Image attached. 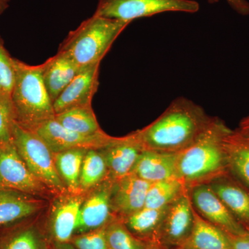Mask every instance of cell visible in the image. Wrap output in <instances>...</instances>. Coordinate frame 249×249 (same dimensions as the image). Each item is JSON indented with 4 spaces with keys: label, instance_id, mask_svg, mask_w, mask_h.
<instances>
[{
    "label": "cell",
    "instance_id": "7",
    "mask_svg": "<svg viewBox=\"0 0 249 249\" xmlns=\"http://www.w3.org/2000/svg\"><path fill=\"white\" fill-rule=\"evenodd\" d=\"M194 211L187 189L168 206L166 213L153 242L165 249L180 248L191 235Z\"/></svg>",
    "mask_w": 249,
    "mask_h": 249
},
{
    "label": "cell",
    "instance_id": "13",
    "mask_svg": "<svg viewBox=\"0 0 249 249\" xmlns=\"http://www.w3.org/2000/svg\"><path fill=\"white\" fill-rule=\"evenodd\" d=\"M209 184L236 220L249 231V188L229 173Z\"/></svg>",
    "mask_w": 249,
    "mask_h": 249
},
{
    "label": "cell",
    "instance_id": "8",
    "mask_svg": "<svg viewBox=\"0 0 249 249\" xmlns=\"http://www.w3.org/2000/svg\"><path fill=\"white\" fill-rule=\"evenodd\" d=\"M0 188L38 196L49 191L31 173L19 155L14 142L0 145Z\"/></svg>",
    "mask_w": 249,
    "mask_h": 249
},
{
    "label": "cell",
    "instance_id": "9",
    "mask_svg": "<svg viewBox=\"0 0 249 249\" xmlns=\"http://www.w3.org/2000/svg\"><path fill=\"white\" fill-rule=\"evenodd\" d=\"M33 132L46 142L53 153L76 148L101 150L115 138L104 132L93 135L77 133L62 127L54 119L45 121Z\"/></svg>",
    "mask_w": 249,
    "mask_h": 249
},
{
    "label": "cell",
    "instance_id": "5",
    "mask_svg": "<svg viewBox=\"0 0 249 249\" xmlns=\"http://www.w3.org/2000/svg\"><path fill=\"white\" fill-rule=\"evenodd\" d=\"M13 137L19 155L31 173L53 193L65 194L67 189L54 161L53 153L42 139L33 131L13 124Z\"/></svg>",
    "mask_w": 249,
    "mask_h": 249
},
{
    "label": "cell",
    "instance_id": "12",
    "mask_svg": "<svg viewBox=\"0 0 249 249\" xmlns=\"http://www.w3.org/2000/svg\"><path fill=\"white\" fill-rule=\"evenodd\" d=\"M99 150L106 160L111 179L116 181L132 173L144 149L133 132L121 138L115 137L111 143Z\"/></svg>",
    "mask_w": 249,
    "mask_h": 249
},
{
    "label": "cell",
    "instance_id": "6",
    "mask_svg": "<svg viewBox=\"0 0 249 249\" xmlns=\"http://www.w3.org/2000/svg\"><path fill=\"white\" fill-rule=\"evenodd\" d=\"M199 9V3L194 0H98L94 14L130 23L161 13L195 14Z\"/></svg>",
    "mask_w": 249,
    "mask_h": 249
},
{
    "label": "cell",
    "instance_id": "27",
    "mask_svg": "<svg viewBox=\"0 0 249 249\" xmlns=\"http://www.w3.org/2000/svg\"><path fill=\"white\" fill-rule=\"evenodd\" d=\"M109 249H146L147 242L133 235L121 220H112L106 226Z\"/></svg>",
    "mask_w": 249,
    "mask_h": 249
},
{
    "label": "cell",
    "instance_id": "4",
    "mask_svg": "<svg viewBox=\"0 0 249 249\" xmlns=\"http://www.w3.org/2000/svg\"><path fill=\"white\" fill-rule=\"evenodd\" d=\"M129 24L93 14L69 34L58 52L70 57L80 70L101 64L118 36Z\"/></svg>",
    "mask_w": 249,
    "mask_h": 249
},
{
    "label": "cell",
    "instance_id": "35",
    "mask_svg": "<svg viewBox=\"0 0 249 249\" xmlns=\"http://www.w3.org/2000/svg\"><path fill=\"white\" fill-rule=\"evenodd\" d=\"M244 130L248 131L249 132V114L248 116H245V118L240 121L239 127Z\"/></svg>",
    "mask_w": 249,
    "mask_h": 249
},
{
    "label": "cell",
    "instance_id": "10",
    "mask_svg": "<svg viewBox=\"0 0 249 249\" xmlns=\"http://www.w3.org/2000/svg\"><path fill=\"white\" fill-rule=\"evenodd\" d=\"M193 209L205 220L231 235H242L247 231L229 212L209 183L189 188Z\"/></svg>",
    "mask_w": 249,
    "mask_h": 249
},
{
    "label": "cell",
    "instance_id": "3",
    "mask_svg": "<svg viewBox=\"0 0 249 249\" xmlns=\"http://www.w3.org/2000/svg\"><path fill=\"white\" fill-rule=\"evenodd\" d=\"M16 78L11 102L15 121L34 131L45 121L55 117L53 102L46 89L42 65L32 66L14 59Z\"/></svg>",
    "mask_w": 249,
    "mask_h": 249
},
{
    "label": "cell",
    "instance_id": "21",
    "mask_svg": "<svg viewBox=\"0 0 249 249\" xmlns=\"http://www.w3.org/2000/svg\"><path fill=\"white\" fill-rule=\"evenodd\" d=\"M194 225L191 235L182 247L183 249H232L227 232L205 220L196 210Z\"/></svg>",
    "mask_w": 249,
    "mask_h": 249
},
{
    "label": "cell",
    "instance_id": "22",
    "mask_svg": "<svg viewBox=\"0 0 249 249\" xmlns=\"http://www.w3.org/2000/svg\"><path fill=\"white\" fill-rule=\"evenodd\" d=\"M168 206L159 209L144 207L121 220L136 237L146 242H152L163 222Z\"/></svg>",
    "mask_w": 249,
    "mask_h": 249
},
{
    "label": "cell",
    "instance_id": "34",
    "mask_svg": "<svg viewBox=\"0 0 249 249\" xmlns=\"http://www.w3.org/2000/svg\"><path fill=\"white\" fill-rule=\"evenodd\" d=\"M53 249H78L75 246L72 245L71 242H55L53 246Z\"/></svg>",
    "mask_w": 249,
    "mask_h": 249
},
{
    "label": "cell",
    "instance_id": "32",
    "mask_svg": "<svg viewBox=\"0 0 249 249\" xmlns=\"http://www.w3.org/2000/svg\"><path fill=\"white\" fill-rule=\"evenodd\" d=\"M219 0H207L209 4H215ZM229 6L241 16H249V1L247 0H226Z\"/></svg>",
    "mask_w": 249,
    "mask_h": 249
},
{
    "label": "cell",
    "instance_id": "37",
    "mask_svg": "<svg viewBox=\"0 0 249 249\" xmlns=\"http://www.w3.org/2000/svg\"><path fill=\"white\" fill-rule=\"evenodd\" d=\"M146 249H165L155 242H147Z\"/></svg>",
    "mask_w": 249,
    "mask_h": 249
},
{
    "label": "cell",
    "instance_id": "28",
    "mask_svg": "<svg viewBox=\"0 0 249 249\" xmlns=\"http://www.w3.org/2000/svg\"><path fill=\"white\" fill-rule=\"evenodd\" d=\"M0 249H48L42 236L33 228L23 229L6 237Z\"/></svg>",
    "mask_w": 249,
    "mask_h": 249
},
{
    "label": "cell",
    "instance_id": "29",
    "mask_svg": "<svg viewBox=\"0 0 249 249\" xmlns=\"http://www.w3.org/2000/svg\"><path fill=\"white\" fill-rule=\"evenodd\" d=\"M15 78L14 59L10 56L0 42V98L11 102Z\"/></svg>",
    "mask_w": 249,
    "mask_h": 249
},
{
    "label": "cell",
    "instance_id": "1",
    "mask_svg": "<svg viewBox=\"0 0 249 249\" xmlns=\"http://www.w3.org/2000/svg\"><path fill=\"white\" fill-rule=\"evenodd\" d=\"M213 119L191 100L178 98L160 117L134 134L144 150L178 153L191 145Z\"/></svg>",
    "mask_w": 249,
    "mask_h": 249
},
{
    "label": "cell",
    "instance_id": "38",
    "mask_svg": "<svg viewBox=\"0 0 249 249\" xmlns=\"http://www.w3.org/2000/svg\"><path fill=\"white\" fill-rule=\"evenodd\" d=\"M181 249V248H177V249Z\"/></svg>",
    "mask_w": 249,
    "mask_h": 249
},
{
    "label": "cell",
    "instance_id": "15",
    "mask_svg": "<svg viewBox=\"0 0 249 249\" xmlns=\"http://www.w3.org/2000/svg\"><path fill=\"white\" fill-rule=\"evenodd\" d=\"M114 181L103 185L82 204L75 233L106 227L111 219V196Z\"/></svg>",
    "mask_w": 249,
    "mask_h": 249
},
{
    "label": "cell",
    "instance_id": "24",
    "mask_svg": "<svg viewBox=\"0 0 249 249\" xmlns=\"http://www.w3.org/2000/svg\"><path fill=\"white\" fill-rule=\"evenodd\" d=\"M54 119L67 129L85 134L93 135L102 133L91 106L72 108L55 114Z\"/></svg>",
    "mask_w": 249,
    "mask_h": 249
},
{
    "label": "cell",
    "instance_id": "17",
    "mask_svg": "<svg viewBox=\"0 0 249 249\" xmlns=\"http://www.w3.org/2000/svg\"><path fill=\"white\" fill-rule=\"evenodd\" d=\"M177 158L178 153L144 150L131 173L149 183L178 178Z\"/></svg>",
    "mask_w": 249,
    "mask_h": 249
},
{
    "label": "cell",
    "instance_id": "36",
    "mask_svg": "<svg viewBox=\"0 0 249 249\" xmlns=\"http://www.w3.org/2000/svg\"><path fill=\"white\" fill-rule=\"evenodd\" d=\"M10 1L11 0H0V14L7 8Z\"/></svg>",
    "mask_w": 249,
    "mask_h": 249
},
{
    "label": "cell",
    "instance_id": "14",
    "mask_svg": "<svg viewBox=\"0 0 249 249\" xmlns=\"http://www.w3.org/2000/svg\"><path fill=\"white\" fill-rule=\"evenodd\" d=\"M150 183L132 173L114 181L111 196V211L122 219L143 209Z\"/></svg>",
    "mask_w": 249,
    "mask_h": 249
},
{
    "label": "cell",
    "instance_id": "11",
    "mask_svg": "<svg viewBox=\"0 0 249 249\" xmlns=\"http://www.w3.org/2000/svg\"><path fill=\"white\" fill-rule=\"evenodd\" d=\"M100 64L80 70L53 103L55 114L72 108L91 106L99 85Z\"/></svg>",
    "mask_w": 249,
    "mask_h": 249
},
{
    "label": "cell",
    "instance_id": "2",
    "mask_svg": "<svg viewBox=\"0 0 249 249\" xmlns=\"http://www.w3.org/2000/svg\"><path fill=\"white\" fill-rule=\"evenodd\" d=\"M231 130L224 121L213 117L191 145L178 152L177 177L187 188L209 183L229 173L224 139Z\"/></svg>",
    "mask_w": 249,
    "mask_h": 249
},
{
    "label": "cell",
    "instance_id": "26",
    "mask_svg": "<svg viewBox=\"0 0 249 249\" xmlns=\"http://www.w3.org/2000/svg\"><path fill=\"white\" fill-rule=\"evenodd\" d=\"M109 175L104 157L99 150L91 149L85 154L80 176V193L97 186Z\"/></svg>",
    "mask_w": 249,
    "mask_h": 249
},
{
    "label": "cell",
    "instance_id": "19",
    "mask_svg": "<svg viewBox=\"0 0 249 249\" xmlns=\"http://www.w3.org/2000/svg\"><path fill=\"white\" fill-rule=\"evenodd\" d=\"M43 205L42 201L31 195L0 188V226L33 215L38 212Z\"/></svg>",
    "mask_w": 249,
    "mask_h": 249
},
{
    "label": "cell",
    "instance_id": "25",
    "mask_svg": "<svg viewBox=\"0 0 249 249\" xmlns=\"http://www.w3.org/2000/svg\"><path fill=\"white\" fill-rule=\"evenodd\" d=\"M187 189L178 178H171L150 183L147 191L145 207L159 209L169 206Z\"/></svg>",
    "mask_w": 249,
    "mask_h": 249
},
{
    "label": "cell",
    "instance_id": "16",
    "mask_svg": "<svg viewBox=\"0 0 249 249\" xmlns=\"http://www.w3.org/2000/svg\"><path fill=\"white\" fill-rule=\"evenodd\" d=\"M228 170L249 189V132L237 127L224 137Z\"/></svg>",
    "mask_w": 249,
    "mask_h": 249
},
{
    "label": "cell",
    "instance_id": "23",
    "mask_svg": "<svg viewBox=\"0 0 249 249\" xmlns=\"http://www.w3.org/2000/svg\"><path fill=\"white\" fill-rule=\"evenodd\" d=\"M86 149H70L53 153L54 161L59 175L67 191L78 195L80 191V176Z\"/></svg>",
    "mask_w": 249,
    "mask_h": 249
},
{
    "label": "cell",
    "instance_id": "30",
    "mask_svg": "<svg viewBox=\"0 0 249 249\" xmlns=\"http://www.w3.org/2000/svg\"><path fill=\"white\" fill-rule=\"evenodd\" d=\"M106 228L76 236L71 239V244L78 249H109L106 238Z\"/></svg>",
    "mask_w": 249,
    "mask_h": 249
},
{
    "label": "cell",
    "instance_id": "18",
    "mask_svg": "<svg viewBox=\"0 0 249 249\" xmlns=\"http://www.w3.org/2000/svg\"><path fill=\"white\" fill-rule=\"evenodd\" d=\"M80 70L70 57L59 52L42 64V79L53 103Z\"/></svg>",
    "mask_w": 249,
    "mask_h": 249
},
{
    "label": "cell",
    "instance_id": "20",
    "mask_svg": "<svg viewBox=\"0 0 249 249\" xmlns=\"http://www.w3.org/2000/svg\"><path fill=\"white\" fill-rule=\"evenodd\" d=\"M83 199L78 195L64 198L54 206L51 217V231L55 242H71L76 232Z\"/></svg>",
    "mask_w": 249,
    "mask_h": 249
},
{
    "label": "cell",
    "instance_id": "33",
    "mask_svg": "<svg viewBox=\"0 0 249 249\" xmlns=\"http://www.w3.org/2000/svg\"><path fill=\"white\" fill-rule=\"evenodd\" d=\"M229 235L231 242L232 249H249V231H247L242 235L229 234Z\"/></svg>",
    "mask_w": 249,
    "mask_h": 249
},
{
    "label": "cell",
    "instance_id": "31",
    "mask_svg": "<svg viewBox=\"0 0 249 249\" xmlns=\"http://www.w3.org/2000/svg\"><path fill=\"white\" fill-rule=\"evenodd\" d=\"M14 121L12 103L0 98V145L14 142L13 124Z\"/></svg>",
    "mask_w": 249,
    "mask_h": 249
}]
</instances>
